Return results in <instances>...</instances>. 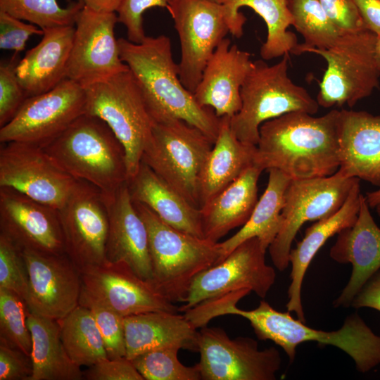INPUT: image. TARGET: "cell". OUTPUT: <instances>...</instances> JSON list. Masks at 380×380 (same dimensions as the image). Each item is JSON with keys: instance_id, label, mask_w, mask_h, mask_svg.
I'll return each mask as SVG.
<instances>
[{"instance_id": "6da1fadb", "label": "cell", "mask_w": 380, "mask_h": 380, "mask_svg": "<svg viewBox=\"0 0 380 380\" xmlns=\"http://www.w3.org/2000/svg\"><path fill=\"white\" fill-rule=\"evenodd\" d=\"M339 114L336 109L320 117L293 111L265 122L255 165L262 170H279L291 179L334 174L340 165Z\"/></svg>"}, {"instance_id": "7a4b0ae2", "label": "cell", "mask_w": 380, "mask_h": 380, "mask_svg": "<svg viewBox=\"0 0 380 380\" xmlns=\"http://www.w3.org/2000/svg\"><path fill=\"white\" fill-rule=\"evenodd\" d=\"M118 42L120 58L135 77L153 122L182 120L215 142L221 118L201 106L182 83L170 38L160 34L146 36L140 43L125 38Z\"/></svg>"}, {"instance_id": "3957f363", "label": "cell", "mask_w": 380, "mask_h": 380, "mask_svg": "<svg viewBox=\"0 0 380 380\" xmlns=\"http://www.w3.org/2000/svg\"><path fill=\"white\" fill-rule=\"evenodd\" d=\"M236 293H228L214 299L209 313L213 318L222 315H239L250 322L260 340H270L280 346L294 360L296 347L306 341L335 346L354 361L357 369L366 373L380 365V336L376 335L357 315L348 317L338 330L325 331L308 327L294 319L290 312H279L267 302L261 300L251 310L239 308Z\"/></svg>"}, {"instance_id": "277c9868", "label": "cell", "mask_w": 380, "mask_h": 380, "mask_svg": "<svg viewBox=\"0 0 380 380\" xmlns=\"http://www.w3.org/2000/svg\"><path fill=\"white\" fill-rule=\"evenodd\" d=\"M42 148L65 172L95 186L106 197L127 183L125 148L99 118L82 114Z\"/></svg>"}, {"instance_id": "5b68a950", "label": "cell", "mask_w": 380, "mask_h": 380, "mask_svg": "<svg viewBox=\"0 0 380 380\" xmlns=\"http://www.w3.org/2000/svg\"><path fill=\"white\" fill-rule=\"evenodd\" d=\"M146 224L153 285L170 301L184 303L194 278L219 262V242L179 231L133 201Z\"/></svg>"}, {"instance_id": "8992f818", "label": "cell", "mask_w": 380, "mask_h": 380, "mask_svg": "<svg viewBox=\"0 0 380 380\" xmlns=\"http://www.w3.org/2000/svg\"><path fill=\"white\" fill-rule=\"evenodd\" d=\"M288 67L287 54L272 65L263 59L253 61L241 88V109L229 119L231 129L241 141L257 146L262 124L285 113L317 112V100L292 82Z\"/></svg>"}, {"instance_id": "52a82bcc", "label": "cell", "mask_w": 380, "mask_h": 380, "mask_svg": "<svg viewBox=\"0 0 380 380\" xmlns=\"http://www.w3.org/2000/svg\"><path fill=\"white\" fill-rule=\"evenodd\" d=\"M85 89V113L104 121L123 145L128 180L137 172L153 120L129 69Z\"/></svg>"}, {"instance_id": "ba28073f", "label": "cell", "mask_w": 380, "mask_h": 380, "mask_svg": "<svg viewBox=\"0 0 380 380\" xmlns=\"http://www.w3.org/2000/svg\"><path fill=\"white\" fill-rule=\"evenodd\" d=\"M376 39V34L364 29L343 34L328 49L306 51L322 56L327 63L317 97L319 106L331 108L347 104L352 108L379 87Z\"/></svg>"}, {"instance_id": "9c48e42d", "label": "cell", "mask_w": 380, "mask_h": 380, "mask_svg": "<svg viewBox=\"0 0 380 380\" xmlns=\"http://www.w3.org/2000/svg\"><path fill=\"white\" fill-rule=\"evenodd\" d=\"M213 144L201 130L182 120L154 122L141 161L199 208L200 177Z\"/></svg>"}, {"instance_id": "30bf717a", "label": "cell", "mask_w": 380, "mask_h": 380, "mask_svg": "<svg viewBox=\"0 0 380 380\" xmlns=\"http://www.w3.org/2000/svg\"><path fill=\"white\" fill-rule=\"evenodd\" d=\"M359 180L346 177L338 170L329 176L291 179L284 194L282 225L268 248L278 270L284 271L289 267L292 242L301 226L336 213Z\"/></svg>"}, {"instance_id": "8fae6325", "label": "cell", "mask_w": 380, "mask_h": 380, "mask_svg": "<svg viewBox=\"0 0 380 380\" xmlns=\"http://www.w3.org/2000/svg\"><path fill=\"white\" fill-rule=\"evenodd\" d=\"M167 10L180 42L179 78L194 94L210 58L230 33L228 12L224 4L209 0H175Z\"/></svg>"}, {"instance_id": "7c38bea8", "label": "cell", "mask_w": 380, "mask_h": 380, "mask_svg": "<svg viewBox=\"0 0 380 380\" xmlns=\"http://www.w3.org/2000/svg\"><path fill=\"white\" fill-rule=\"evenodd\" d=\"M86 91L65 79L51 90L27 97L13 119L0 127V142L44 148L85 113Z\"/></svg>"}, {"instance_id": "4fadbf2b", "label": "cell", "mask_w": 380, "mask_h": 380, "mask_svg": "<svg viewBox=\"0 0 380 380\" xmlns=\"http://www.w3.org/2000/svg\"><path fill=\"white\" fill-rule=\"evenodd\" d=\"M198 352L196 365L203 380H274L281 364L274 347L260 350L255 340L231 338L219 327L201 328Z\"/></svg>"}, {"instance_id": "5bb4252c", "label": "cell", "mask_w": 380, "mask_h": 380, "mask_svg": "<svg viewBox=\"0 0 380 380\" xmlns=\"http://www.w3.org/2000/svg\"><path fill=\"white\" fill-rule=\"evenodd\" d=\"M58 214L65 253L80 274L106 263L109 222L103 194L91 184L77 180Z\"/></svg>"}, {"instance_id": "9a60e30c", "label": "cell", "mask_w": 380, "mask_h": 380, "mask_svg": "<svg viewBox=\"0 0 380 380\" xmlns=\"http://www.w3.org/2000/svg\"><path fill=\"white\" fill-rule=\"evenodd\" d=\"M266 249L257 237L237 246L221 262L203 270L192 280L180 312L200 303L241 289L265 298L276 280V272L265 261Z\"/></svg>"}, {"instance_id": "2e32d148", "label": "cell", "mask_w": 380, "mask_h": 380, "mask_svg": "<svg viewBox=\"0 0 380 380\" xmlns=\"http://www.w3.org/2000/svg\"><path fill=\"white\" fill-rule=\"evenodd\" d=\"M77 182L42 148L18 141L1 143L0 187L14 189L58 210Z\"/></svg>"}, {"instance_id": "e0dca14e", "label": "cell", "mask_w": 380, "mask_h": 380, "mask_svg": "<svg viewBox=\"0 0 380 380\" xmlns=\"http://www.w3.org/2000/svg\"><path fill=\"white\" fill-rule=\"evenodd\" d=\"M116 13L83 7L75 21L66 78L86 88L129 69L122 61L114 30Z\"/></svg>"}, {"instance_id": "ac0fdd59", "label": "cell", "mask_w": 380, "mask_h": 380, "mask_svg": "<svg viewBox=\"0 0 380 380\" xmlns=\"http://www.w3.org/2000/svg\"><path fill=\"white\" fill-rule=\"evenodd\" d=\"M28 274L26 303L32 313L53 319L79 305L81 274L65 253L22 249Z\"/></svg>"}, {"instance_id": "d6986e66", "label": "cell", "mask_w": 380, "mask_h": 380, "mask_svg": "<svg viewBox=\"0 0 380 380\" xmlns=\"http://www.w3.org/2000/svg\"><path fill=\"white\" fill-rule=\"evenodd\" d=\"M0 232L21 249L65 253L58 210L10 187H0Z\"/></svg>"}, {"instance_id": "ffe728a7", "label": "cell", "mask_w": 380, "mask_h": 380, "mask_svg": "<svg viewBox=\"0 0 380 380\" xmlns=\"http://www.w3.org/2000/svg\"><path fill=\"white\" fill-rule=\"evenodd\" d=\"M82 287L122 317L153 312H177V308L153 283L122 263H105L81 273Z\"/></svg>"}, {"instance_id": "44dd1931", "label": "cell", "mask_w": 380, "mask_h": 380, "mask_svg": "<svg viewBox=\"0 0 380 380\" xmlns=\"http://www.w3.org/2000/svg\"><path fill=\"white\" fill-rule=\"evenodd\" d=\"M365 196L361 194L355 223L342 229L329 251V256L341 263H350V277L334 307H348L369 279L380 270V228L369 211Z\"/></svg>"}, {"instance_id": "7402d4cb", "label": "cell", "mask_w": 380, "mask_h": 380, "mask_svg": "<svg viewBox=\"0 0 380 380\" xmlns=\"http://www.w3.org/2000/svg\"><path fill=\"white\" fill-rule=\"evenodd\" d=\"M108 211L106 262L122 263L152 283L148 232L130 197L127 183L112 196H105Z\"/></svg>"}, {"instance_id": "603a6c76", "label": "cell", "mask_w": 380, "mask_h": 380, "mask_svg": "<svg viewBox=\"0 0 380 380\" xmlns=\"http://www.w3.org/2000/svg\"><path fill=\"white\" fill-rule=\"evenodd\" d=\"M252 64L251 54L225 37L204 68L194 92L196 101L219 118H232L241 109V88Z\"/></svg>"}, {"instance_id": "cb8c5ba5", "label": "cell", "mask_w": 380, "mask_h": 380, "mask_svg": "<svg viewBox=\"0 0 380 380\" xmlns=\"http://www.w3.org/2000/svg\"><path fill=\"white\" fill-rule=\"evenodd\" d=\"M338 170L380 188V115L343 109L338 120Z\"/></svg>"}, {"instance_id": "d4e9b609", "label": "cell", "mask_w": 380, "mask_h": 380, "mask_svg": "<svg viewBox=\"0 0 380 380\" xmlns=\"http://www.w3.org/2000/svg\"><path fill=\"white\" fill-rule=\"evenodd\" d=\"M360 181L354 184L341 208L329 217L317 221L308 227L302 240L290 251L291 283L286 308L289 312H294L298 319L305 323L301 288L305 272L313 258L327 241L355 223L360 210L362 194Z\"/></svg>"}, {"instance_id": "484cf974", "label": "cell", "mask_w": 380, "mask_h": 380, "mask_svg": "<svg viewBox=\"0 0 380 380\" xmlns=\"http://www.w3.org/2000/svg\"><path fill=\"white\" fill-rule=\"evenodd\" d=\"M40 42L27 51L16 65L18 80L27 96L45 93L66 79L74 25L43 30Z\"/></svg>"}, {"instance_id": "4316f807", "label": "cell", "mask_w": 380, "mask_h": 380, "mask_svg": "<svg viewBox=\"0 0 380 380\" xmlns=\"http://www.w3.org/2000/svg\"><path fill=\"white\" fill-rule=\"evenodd\" d=\"M126 355L136 356L153 350L178 348L198 351V331L184 315L153 311L124 317Z\"/></svg>"}, {"instance_id": "83f0119b", "label": "cell", "mask_w": 380, "mask_h": 380, "mask_svg": "<svg viewBox=\"0 0 380 380\" xmlns=\"http://www.w3.org/2000/svg\"><path fill=\"white\" fill-rule=\"evenodd\" d=\"M127 186L132 201L145 205L168 225L203 238L200 209L143 161L136 175L127 181Z\"/></svg>"}, {"instance_id": "f1b7e54d", "label": "cell", "mask_w": 380, "mask_h": 380, "mask_svg": "<svg viewBox=\"0 0 380 380\" xmlns=\"http://www.w3.org/2000/svg\"><path fill=\"white\" fill-rule=\"evenodd\" d=\"M263 170L255 165L201 207L203 238L213 242L244 225L258 201V182Z\"/></svg>"}, {"instance_id": "f546056e", "label": "cell", "mask_w": 380, "mask_h": 380, "mask_svg": "<svg viewBox=\"0 0 380 380\" xmlns=\"http://www.w3.org/2000/svg\"><path fill=\"white\" fill-rule=\"evenodd\" d=\"M229 119L221 118L217 137L204 163L199 182V208L255 165L256 146L241 141L231 129Z\"/></svg>"}, {"instance_id": "4dcf8cb0", "label": "cell", "mask_w": 380, "mask_h": 380, "mask_svg": "<svg viewBox=\"0 0 380 380\" xmlns=\"http://www.w3.org/2000/svg\"><path fill=\"white\" fill-rule=\"evenodd\" d=\"M223 4L230 20V33L236 38L243 35L246 21V18L239 12L240 8H250L264 20L267 35L260 48L262 59L267 61L293 53L298 45L296 35L288 30L293 25V19L287 0H229Z\"/></svg>"}, {"instance_id": "1f68e13d", "label": "cell", "mask_w": 380, "mask_h": 380, "mask_svg": "<svg viewBox=\"0 0 380 380\" xmlns=\"http://www.w3.org/2000/svg\"><path fill=\"white\" fill-rule=\"evenodd\" d=\"M27 325L32 346V365L29 380H80L84 379L81 367L69 357L61 337L56 319L30 313Z\"/></svg>"}, {"instance_id": "d6a6232c", "label": "cell", "mask_w": 380, "mask_h": 380, "mask_svg": "<svg viewBox=\"0 0 380 380\" xmlns=\"http://www.w3.org/2000/svg\"><path fill=\"white\" fill-rule=\"evenodd\" d=\"M267 171L269 177L267 187L248 220L230 238L219 242V262L237 246L253 237H257L263 248L267 250L278 234L282 225L281 210L284 194L291 178L275 168Z\"/></svg>"}, {"instance_id": "836d02e7", "label": "cell", "mask_w": 380, "mask_h": 380, "mask_svg": "<svg viewBox=\"0 0 380 380\" xmlns=\"http://www.w3.org/2000/svg\"><path fill=\"white\" fill-rule=\"evenodd\" d=\"M57 322L65 350L76 365L90 367L108 358L103 339L88 308L79 305Z\"/></svg>"}, {"instance_id": "e575fe53", "label": "cell", "mask_w": 380, "mask_h": 380, "mask_svg": "<svg viewBox=\"0 0 380 380\" xmlns=\"http://www.w3.org/2000/svg\"><path fill=\"white\" fill-rule=\"evenodd\" d=\"M293 26L304 38L293 51L298 55L308 49H328L343 34L330 20L319 0H287Z\"/></svg>"}, {"instance_id": "d590c367", "label": "cell", "mask_w": 380, "mask_h": 380, "mask_svg": "<svg viewBox=\"0 0 380 380\" xmlns=\"http://www.w3.org/2000/svg\"><path fill=\"white\" fill-rule=\"evenodd\" d=\"M82 8L77 1L63 8L56 0H0V11L42 30L75 25Z\"/></svg>"}, {"instance_id": "8d00e7d4", "label": "cell", "mask_w": 380, "mask_h": 380, "mask_svg": "<svg viewBox=\"0 0 380 380\" xmlns=\"http://www.w3.org/2000/svg\"><path fill=\"white\" fill-rule=\"evenodd\" d=\"M30 310L17 293L0 288V338L30 356L32 346L27 325Z\"/></svg>"}, {"instance_id": "74e56055", "label": "cell", "mask_w": 380, "mask_h": 380, "mask_svg": "<svg viewBox=\"0 0 380 380\" xmlns=\"http://www.w3.org/2000/svg\"><path fill=\"white\" fill-rule=\"evenodd\" d=\"M178 348H166L141 353L131 360L146 380H200L196 364L189 367L178 359Z\"/></svg>"}, {"instance_id": "f35d334b", "label": "cell", "mask_w": 380, "mask_h": 380, "mask_svg": "<svg viewBox=\"0 0 380 380\" xmlns=\"http://www.w3.org/2000/svg\"><path fill=\"white\" fill-rule=\"evenodd\" d=\"M79 305L88 308L94 316L103 339L108 358L125 357L124 317L82 287Z\"/></svg>"}, {"instance_id": "ab89813d", "label": "cell", "mask_w": 380, "mask_h": 380, "mask_svg": "<svg viewBox=\"0 0 380 380\" xmlns=\"http://www.w3.org/2000/svg\"><path fill=\"white\" fill-rule=\"evenodd\" d=\"M0 288L10 290L25 301L28 274L22 249L0 232Z\"/></svg>"}, {"instance_id": "60d3db41", "label": "cell", "mask_w": 380, "mask_h": 380, "mask_svg": "<svg viewBox=\"0 0 380 380\" xmlns=\"http://www.w3.org/2000/svg\"><path fill=\"white\" fill-rule=\"evenodd\" d=\"M17 54L0 65V127L13 119L28 97L17 77Z\"/></svg>"}, {"instance_id": "b9f144b4", "label": "cell", "mask_w": 380, "mask_h": 380, "mask_svg": "<svg viewBox=\"0 0 380 380\" xmlns=\"http://www.w3.org/2000/svg\"><path fill=\"white\" fill-rule=\"evenodd\" d=\"M175 0H122L116 12L118 23L126 28L127 39L140 43L146 37L143 25V14L153 7L168 8Z\"/></svg>"}, {"instance_id": "7bdbcfd3", "label": "cell", "mask_w": 380, "mask_h": 380, "mask_svg": "<svg viewBox=\"0 0 380 380\" xmlns=\"http://www.w3.org/2000/svg\"><path fill=\"white\" fill-rule=\"evenodd\" d=\"M44 31L32 24H26L3 11H0V49L13 50L15 53L23 51L28 39L33 34L43 35Z\"/></svg>"}, {"instance_id": "ee69618b", "label": "cell", "mask_w": 380, "mask_h": 380, "mask_svg": "<svg viewBox=\"0 0 380 380\" xmlns=\"http://www.w3.org/2000/svg\"><path fill=\"white\" fill-rule=\"evenodd\" d=\"M32 372L30 356L0 338V380H29Z\"/></svg>"}, {"instance_id": "f6af8a7d", "label": "cell", "mask_w": 380, "mask_h": 380, "mask_svg": "<svg viewBox=\"0 0 380 380\" xmlns=\"http://www.w3.org/2000/svg\"><path fill=\"white\" fill-rule=\"evenodd\" d=\"M88 380H144L132 362L126 358L105 359L84 372Z\"/></svg>"}, {"instance_id": "bcb514c9", "label": "cell", "mask_w": 380, "mask_h": 380, "mask_svg": "<svg viewBox=\"0 0 380 380\" xmlns=\"http://www.w3.org/2000/svg\"><path fill=\"white\" fill-rule=\"evenodd\" d=\"M326 13L343 33L365 29L354 0H319Z\"/></svg>"}, {"instance_id": "7dc6e473", "label": "cell", "mask_w": 380, "mask_h": 380, "mask_svg": "<svg viewBox=\"0 0 380 380\" xmlns=\"http://www.w3.org/2000/svg\"><path fill=\"white\" fill-rule=\"evenodd\" d=\"M351 306L356 309L369 308L380 312V270L363 286L353 299Z\"/></svg>"}, {"instance_id": "c3c4849f", "label": "cell", "mask_w": 380, "mask_h": 380, "mask_svg": "<svg viewBox=\"0 0 380 380\" xmlns=\"http://www.w3.org/2000/svg\"><path fill=\"white\" fill-rule=\"evenodd\" d=\"M365 29L380 37V0H354Z\"/></svg>"}, {"instance_id": "681fc988", "label": "cell", "mask_w": 380, "mask_h": 380, "mask_svg": "<svg viewBox=\"0 0 380 380\" xmlns=\"http://www.w3.org/2000/svg\"><path fill=\"white\" fill-rule=\"evenodd\" d=\"M83 7L100 13H116L122 0H76Z\"/></svg>"}, {"instance_id": "f907efd6", "label": "cell", "mask_w": 380, "mask_h": 380, "mask_svg": "<svg viewBox=\"0 0 380 380\" xmlns=\"http://www.w3.org/2000/svg\"><path fill=\"white\" fill-rule=\"evenodd\" d=\"M370 208H375L380 205V188L374 191L367 192L365 196Z\"/></svg>"}, {"instance_id": "816d5d0a", "label": "cell", "mask_w": 380, "mask_h": 380, "mask_svg": "<svg viewBox=\"0 0 380 380\" xmlns=\"http://www.w3.org/2000/svg\"><path fill=\"white\" fill-rule=\"evenodd\" d=\"M375 51H376V58L378 64L380 67V37H378V36H377V39L376 42Z\"/></svg>"}, {"instance_id": "f5cc1de1", "label": "cell", "mask_w": 380, "mask_h": 380, "mask_svg": "<svg viewBox=\"0 0 380 380\" xmlns=\"http://www.w3.org/2000/svg\"><path fill=\"white\" fill-rule=\"evenodd\" d=\"M209 1H213V2H215V3H218V4H223L225 1H227L229 0H209Z\"/></svg>"}, {"instance_id": "db71d44e", "label": "cell", "mask_w": 380, "mask_h": 380, "mask_svg": "<svg viewBox=\"0 0 380 380\" xmlns=\"http://www.w3.org/2000/svg\"><path fill=\"white\" fill-rule=\"evenodd\" d=\"M375 208L378 215L380 217V205H377Z\"/></svg>"}]
</instances>
